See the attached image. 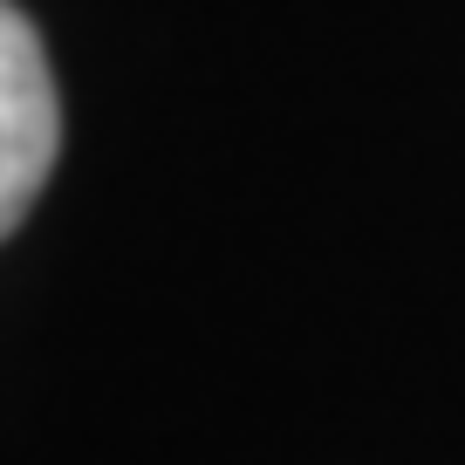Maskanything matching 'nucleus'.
<instances>
[{
  "label": "nucleus",
  "mask_w": 465,
  "mask_h": 465,
  "mask_svg": "<svg viewBox=\"0 0 465 465\" xmlns=\"http://www.w3.org/2000/svg\"><path fill=\"white\" fill-rule=\"evenodd\" d=\"M62 151V103L28 15L0 0V240L28 219Z\"/></svg>",
  "instance_id": "obj_1"
}]
</instances>
